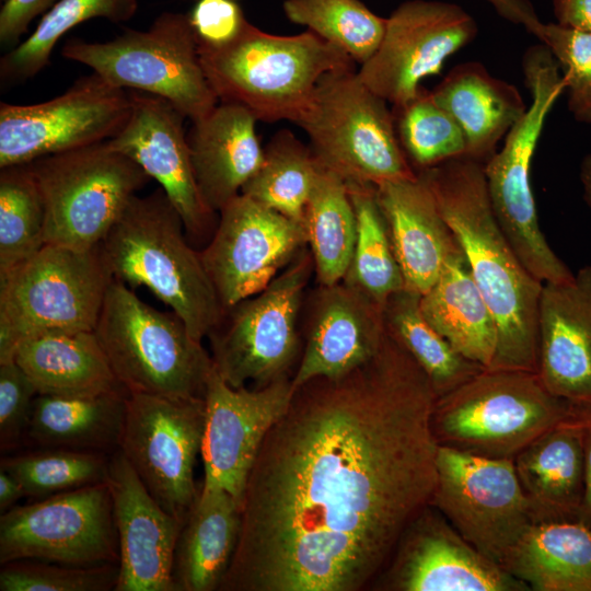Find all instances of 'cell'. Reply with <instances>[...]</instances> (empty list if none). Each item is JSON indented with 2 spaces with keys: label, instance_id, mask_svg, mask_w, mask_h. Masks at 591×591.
Segmentation results:
<instances>
[{
  "label": "cell",
  "instance_id": "cell-1",
  "mask_svg": "<svg viewBox=\"0 0 591 591\" xmlns=\"http://www.w3.org/2000/svg\"><path fill=\"white\" fill-rule=\"evenodd\" d=\"M436 399L426 373L389 334L362 366L297 387L248 475L219 590L371 587L430 505Z\"/></svg>",
  "mask_w": 591,
  "mask_h": 591
},
{
  "label": "cell",
  "instance_id": "cell-2",
  "mask_svg": "<svg viewBox=\"0 0 591 591\" xmlns=\"http://www.w3.org/2000/svg\"><path fill=\"white\" fill-rule=\"evenodd\" d=\"M483 162L460 157L416 172L431 190L497 325L486 369L537 372V313L543 282L522 264L499 227Z\"/></svg>",
  "mask_w": 591,
  "mask_h": 591
},
{
  "label": "cell",
  "instance_id": "cell-3",
  "mask_svg": "<svg viewBox=\"0 0 591 591\" xmlns=\"http://www.w3.org/2000/svg\"><path fill=\"white\" fill-rule=\"evenodd\" d=\"M114 277L148 288L202 340L223 315L200 252L188 241L183 220L160 187L135 195L100 244Z\"/></svg>",
  "mask_w": 591,
  "mask_h": 591
},
{
  "label": "cell",
  "instance_id": "cell-4",
  "mask_svg": "<svg viewBox=\"0 0 591 591\" xmlns=\"http://www.w3.org/2000/svg\"><path fill=\"white\" fill-rule=\"evenodd\" d=\"M198 54L219 102L240 105L265 123L297 124L318 80L355 63L309 30L298 35H275L250 22L231 43L198 48Z\"/></svg>",
  "mask_w": 591,
  "mask_h": 591
},
{
  "label": "cell",
  "instance_id": "cell-5",
  "mask_svg": "<svg viewBox=\"0 0 591 591\" xmlns=\"http://www.w3.org/2000/svg\"><path fill=\"white\" fill-rule=\"evenodd\" d=\"M578 413L553 395L537 372L485 368L436 399L431 429L438 445L489 459H514Z\"/></svg>",
  "mask_w": 591,
  "mask_h": 591
},
{
  "label": "cell",
  "instance_id": "cell-6",
  "mask_svg": "<svg viewBox=\"0 0 591 591\" xmlns=\"http://www.w3.org/2000/svg\"><path fill=\"white\" fill-rule=\"evenodd\" d=\"M94 333L127 393L204 397L213 369L211 355L173 311L150 306L114 279Z\"/></svg>",
  "mask_w": 591,
  "mask_h": 591
},
{
  "label": "cell",
  "instance_id": "cell-7",
  "mask_svg": "<svg viewBox=\"0 0 591 591\" xmlns=\"http://www.w3.org/2000/svg\"><path fill=\"white\" fill-rule=\"evenodd\" d=\"M114 277L100 245L78 250L45 244L0 276V363L14 360L27 338L93 332Z\"/></svg>",
  "mask_w": 591,
  "mask_h": 591
},
{
  "label": "cell",
  "instance_id": "cell-8",
  "mask_svg": "<svg viewBox=\"0 0 591 591\" xmlns=\"http://www.w3.org/2000/svg\"><path fill=\"white\" fill-rule=\"evenodd\" d=\"M531 104L511 127L499 151L484 164L495 218L525 268L541 282H565L575 275L553 252L540 228L530 171L547 115L565 90L559 66L544 45L530 47L522 61Z\"/></svg>",
  "mask_w": 591,
  "mask_h": 591
},
{
  "label": "cell",
  "instance_id": "cell-9",
  "mask_svg": "<svg viewBox=\"0 0 591 591\" xmlns=\"http://www.w3.org/2000/svg\"><path fill=\"white\" fill-rule=\"evenodd\" d=\"M387 104L354 68L333 70L318 80L297 125L317 163L346 184L378 186L414 177Z\"/></svg>",
  "mask_w": 591,
  "mask_h": 591
},
{
  "label": "cell",
  "instance_id": "cell-10",
  "mask_svg": "<svg viewBox=\"0 0 591 591\" xmlns=\"http://www.w3.org/2000/svg\"><path fill=\"white\" fill-rule=\"evenodd\" d=\"M61 55L88 66L116 88L169 101L192 123L219 104L202 69L187 13L163 12L149 28H128L108 42L71 38Z\"/></svg>",
  "mask_w": 591,
  "mask_h": 591
},
{
  "label": "cell",
  "instance_id": "cell-11",
  "mask_svg": "<svg viewBox=\"0 0 591 591\" xmlns=\"http://www.w3.org/2000/svg\"><path fill=\"white\" fill-rule=\"evenodd\" d=\"M313 271L305 246L263 290L223 312L208 337L215 369L229 385L263 387L292 376L302 352L299 322Z\"/></svg>",
  "mask_w": 591,
  "mask_h": 591
},
{
  "label": "cell",
  "instance_id": "cell-12",
  "mask_svg": "<svg viewBox=\"0 0 591 591\" xmlns=\"http://www.w3.org/2000/svg\"><path fill=\"white\" fill-rule=\"evenodd\" d=\"M30 164L45 205V243L90 250L101 244L149 175L106 141Z\"/></svg>",
  "mask_w": 591,
  "mask_h": 591
},
{
  "label": "cell",
  "instance_id": "cell-13",
  "mask_svg": "<svg viewBox=\"0 0 591 591\" xmlns=\"http://www.w3.org/2000/svg\"><path fill=\"white\" fill-rule=\"evenodd\" d=\"M430 506L501 567L536 522L513 459H489L441 445Z\"/></svg>",
  "mask_w": 591,
  "mask_h": 591
},
{
  "label": "cell",
  "instance_id": "cell-14",
  "mask_svg": "<svg viewBox=\"0 0 591 591\" xmlns=\"http://www.w3.org/2000/svg\"><path fill=\"white\" fill-rule=\"evenodd\" d=\"M204 397L128 393L118 450L149 493L183 524L198 496L194 471L205 427Z\"/></svg>",
  "mask_w": 591,
  "mask_h": 591
},
{
  "label": "cell",
  "instance_id": "cell-15",
  "mask_svg": "<svg viewBox=\"0 0 591 591\" xmlns=\"http://www.w3.org/2000/svg\"><path fill=\"white\" fill-rule=\"evenodd\" d=\"M107 482L55 494L0 517V563L33 559L66 565H118Z\"/></svg>",
  "mask_w": 591,
  "mask_h": 591
},
{
  "label": "cell",
  "instance_id": "cell-16",
  "mask_svg": "<svg viewBox=\"0 0 591 591\" xmlns=\"http://www.w3.org/2000/svg\"><path fill=\"white\" fill-rule=\"evenodd\" d=\"M130 112L129 90L116 88L94 72L46 102H1L0 169L107 141Z\"/></svg>",
  "mask_w": 591,
  "mask_h": 591
},
{
  "label": "cell",
  "instance_id": "cell-17",
  "mask_svg": "<svg viewBox=\"0 0 591 591\" xmlns=\"http://www.w3.org/2000/svg\"><path fill=\"white\" fill-rule=\"evenodd\" d=\"M474 18L455 3L409 0L386 19L383 39L358 74L392 106L413 100L425 78L441 72L450 56L477 35Z\"/></svg>",
  "mask_w": 591,
  "mask_h": 591
},
{
  "label": "cell",
  "instance_id": "cell-18",
  "mask_svg": "<svg viewBox=\"0 0 591 591\" xmlns=\"http://www.w3.org/2000/svg\"><path fill=\"white\" fill-rule=\"evenodd\" d=\"M308 245L303 223L240 194L200 252L223 311L263 290Z\"/></svg>",
  "mask_w": 591,
  "mask_h": 591
},
{
  "label": "cell",
  "instance_id": "cell-19",
  "mask_svg": "<svg viewBox=\"0 0 591 591\" xmlns=\"http://www.w3.org/2000/svg\"><path fill=\"white\" fill-rule=\"evenodd\" d=\"M292 376L263 387H232L213 369L204 395L206 414L200 456L201 486L221 488L242 506L247 478L260 447L289 407Z\"/></svg>",
  "mask_w": 591,
  "mask_h": 591
},
{
  "label": "cell",
  "instance_id": "cell-20",
  "mask_svg": "<svg viewBox=\"0 0 591 591\" xmlns=\"http://www.w3.org/2000/svg\"><path fill=\"white\" fill-rule=\"evenodd\" d=\"M371 587L387 591L530 590L472 546L430 505L405 530Z\"/></svg>",
  "mask_w": 591,
  "mask_h": 591
},
{
  "label": "cell",
  "instance_id": "cell-21",
  "mask_svg": "<svg viewBox=\"0 0 591 591\" xmlns=\"http://www.w3.org/2000/svg\"><path fill=\"white\" fill-rule=\"evenodd\" d=\"M129 92V118L106 143L160 184L179 213L188 241H199L212 229L216 213L204 202L196 183L184 130L186 118L160 96Z\"/></svg>",
  "mask_w": 591,
  "mask_h": 591
},
{
  "label": "cell",
  "instance_id": "cell-22",
  "mask_svg": "<svg viewBox=\"0 0 591 591\" xmlns=\"http://www.w3.org/2000/svg\"><path fill=\"white\" fill-rule=\"evenodd\" d=\"M304 345L293 390L315 378H338L372 359L385 337L383 305L341 280L309 298Z\"/></svg>",
  "mask_w": 591,
  "mask_h": 591
},
{
  "label": "cell",
  "instance_id": "cell-23",
  "mask_svg": "<svg viewBox=\"0 0 591 591\" xmlns=\"http://www.w3.org/2000/svg\"><path fill=\"white\" fill-rule=\"evenodd\" d=\"M106 482L118 541L116 591H176L175 547L183 523L165 511L117 450Z\"/></svg>",
  "mask_w": 591,
  "mask_h": 591
},
{
  "label": "cell",
  "instance_id": "cell-24",
  "mask_svg": "<svg viewBox=\"0 0 591 591\" xmlns=\"http://www.w3.org/2000/svg\"><path fill=\"white\" fill-rule=\"evenodd\" d=\"M537 374L579 412L591 409V265L570 281L543 282L537 313Z\"/></svg>",
  "mask_w": 591,
  "mask_h": 591
},
{
  "label": "cell",
  "instance_id": "cell-25",
  "mask_svg": "<svg viewBox=\"0 0 591 591\" xmlns=\"http://www.w3.org/2000/svg\"><path fill=\"white\" fill-rule=\"evenodd\" d=\"M375 196L406 289L421 296L461 247L418 174L375 186Z\"/></svg>",
  "mask_w": 591,
  "mask_h": 591
},
{
  "label": "cell",
  "instance_id": "cell-26",
  "mask_svg": "<svg viewBox=\"0 0 591 591\" xmlns=\"http://www.w3.org/2000/svg\"><path fill=\"white\" fill-rule=\"evenodd\" d=\"M257 119L246 108L220 102L187 132L196 183L206 206L219 211L241 194L264 159Z\"/></svg>",
  "mask_w": 591,
  "mask_h": 591
},
{
  "label": "cell",
  "instance_id": "cell-27",
  "mask_svg": "<svg viewBox=\"0 0 591 591\" xmlns=\"http://www.w3.org/2000/svg\"><path fill=\"white\" fill-rule=\"evenodd\" d=\"M584 412L556 425L513 459L535 521H582Z\"/></svg>",
  "mask_w": 591,
  "mask_h": 591
},
{
  "label": "cell",
  "instance_id": "cell-28",
  "mask_svg": "<svg viewBox=\"0 0 591 591\" xmlns=\"http://www.w3.org/2000/svg\"><path fill=\"white\" fill-rule=\"evenodd\" d=\"M430 92L462 129L466 157L483 163L528 107L513 84L495 78L477 61L455 66Z\"/></svg>",
  "mask_w": 591,
  "mask_h": 591
},
{
  "label": "cell",
  "instance_id": "cell-29",
  "mask_svg": "<svg viewBox=\"0 0 591 591\" xmlns=\"http://www.w3.org/2000/svg\"><path fill=\"white\" fill-rule=\"evenodd\" d=\"M241 509L227 490L200 487L175 547L176 591L219 590L237 546Z\"/></svg>",
  "mask_w": 591,
  "mask_h": 591
},
{
  "label": "cell",
  "instance_id": "cell-30",
  "mask_svg": "<svg viewBox=\"0 0 591 591\" xmlns=\"http://www.w3.org/2000/svg\"><path fill=\"white\" fill-rule=\"evenodd\" d=\"M14 360L40 395L85 397L125 391L94 331L27 338L18 346Z\"/></svg>",
  "mask_w": 591,
  "mask_h": 591
},
{
  "label": "cell",
  "instance_id": "cell-31",
  "mask_svg": "<svg viewBox=\"0 0 591 591\" xmlns=\"http://www.w3.org/2000/svg\"><path fill=\"white\" fill-rule=\"evenodd\" d=\"M427 321L463 357L484 368L494 361L498 332L462 250L447 262L434 283L420 296Z\"/></svg>",
  "mask_w": 591,
  "mask_h": 591
},
{
  "label": "cell",
  "instance_id": "cell-32",
  "mask_svg": "<svg viewBox=\"0 0 591 591\" xmlns=\"http://www.w3.org/2000/svg\"><path fill=\"white\" fill-rule=\"evenodd\" d=\"M502 568L534 591H591V525L537 521L523 534Z\"/></svg>",
  "mask_w": 591,
  "mask_h": 591
},
{
  "label": "cell",
  "instance_id": "cell-33",
  "mask_svg": "<svg viewBox=\"0 0 591 591\" xmlns=\"http://www.w3.org/2000/svg\"><path fill=\"white\" fill-rule=\"evenodd\" d=\"M127 392L65 397L38 394L26 433L38 444L104 453L119 445Z\"/></svg>",
  "mask_w": 591,
  "mask_h": 591
},
{
  "label": "cell",
  "instance_id": "cell-34",
  "mask_svg": "<svg viewBox=\"0 0 591 591\" xmlns=\"http://www.w3.org/2000/svg\"><path fill=\"white\" fill-rule=\"evenodd\" d=\"M318 285L341 281L349 268L357 223L343 178L318 164L303 217Z\"/></svg>",
  "mask_w": 591,
  "mask_h": 591
},
{
  "label": "cell",
  "instance_id": "cell-35",
  "mask_svg": "<svg viewBox=\"0 0 591 591\" xmlns=\"http://www.w3.org/2000/svg\"><path fill=\"white\" fill-rule=\"evenodd\" d=\"M389 335L398 341L428 376L437 398L459 387L485 369L459 354L427 321L420 294L399 290L383 305Z\"/></svg>",
  "mask_w": 591,
  "mask_h": 591
},
{
  "label": "cell",
  "instance_id": "cell-36",
  "mask_svg": "<svg viewBox=\"0 0 591 591\" xmlns=\"http://www.w3.org/2000/svg\"><path fill=\"white\" fill-rule=\"evenodd\" d=\"M317 169L311 148L290 130L281 129L264 148L263 162L241 194L303 223Z\"/></svg>",
  "mask_w": 591,
  "mask_h": 591
},
{
  "label": "cell",
  "instance_id": "cell-37",
  "mask_svg": "<svg viewBox=\"0 0 591 591\" xmlns=\"http://www.w3.org/2000/svg\"><path fill=\"white\" fill-rule=\"evenodd\" d=\"M357 223L356 242L343 280L361 289L380 304L406 288L389 229L375 196V186L346 184Z\"/></svg>",
  "mask_w": 591,
  "mask_h": 591
},
{
  "label": "cell",
  "instance_id": "cell-38",
  "mask_svg": "<svg viewBox=\"0 0 591 591\" xmlns=\"http://www.w3.org/2000/svg\"><path fill=\"white\" fill-rule=\"evenodd\" d=\"M137 10L138 0H60L25 40L1 57V84L21 83L40 72L49 63L57 42L78 24L96 18L121 23Z\"/></svg>",
  "mask_w": 591,
  "mask_h": 591
},
{
  "label": "cell",
  "instance_id": "cell-39",
  "mask_svg": "<svg viewBox=\"0 0 591 591\" xmlns=\"http://www.w3.org/2000/svg\"><path fill=\"white\" fill-rule=\"evenodd\" d=\"M45 244V205L30 164L1 167L0 276Z\"/></svg>",
  "mask_w": 591,
  "mask_h": 591
},
{
  "label": "cell",
  "instance_id": "cell-40",
  "mask_svg": "<svg viewBox=\"0 0 591 591\" xmlns=\"http://www.w3.org/2000/svg\"><path fill=\"white\" fill-rule=\"evenodd\" d=\"M283 12L360 65L378 50L386 27V19L360 0H286Z\"/></svg>",
  "mask_w": 591,
  "mask_h": 591
},
{
  "label": "cell",
  "instance_id": "cell-41",
  "mask_svg": "<svg viewBox=\"0 0 591 591\" xmlns=\"http://www.w3.org/2000/svg\"><path fill=\"white\" fill-rule=\"evenodd\" d=\"M392 113L401 147L415 172L466 155L462 129L424 86L409 102L393 106Z\"/></svg>",
  "mask_w": 591,
  "mask_h": 591
},
{
  "label": "cell",
  "instance_id": "cell-42",
  "mask_svg": "<svg viewBox=\"0 0 591 591\" xmlns=\"http://www.w3.org/2000/svg\"><path fill=\"white\" fill-rule=\"evenodd\" d=\"M108 463L102 452L51 448L3 457L0 468L20 482L26 496L42 499L105 482Z\"/></svg>",
  "mask_w": 591,
  "mask_h": 591
},
{
  "label": "cell",
  "instance_id": "cell-43",
  "mask_svg": "<svg viewBox=\"0 0 591 591\" xmlns=\"http://www.w3.org/2000/svg\"><path fill=\"white\" fill-rule=\"evenodd\" d=\"M117 564L66 565L22 559L3 564L1 591H106L115 589Z\"/></svg>",
  "mask_w": 591,
  "mask_h": 591
},
{
  "label": "cell",
  "instance_id": "cell-44",
  "mask_svg": "<svg viewBox=\"0 0 591 591\" xmlns=\"http://www.w3.org/2000/svg\"><path fill=\"white\" fill-rule=\"evenodd\" d=\"M536 37L563 72L569 111L578 121L591 124V33L542 23Z\"/></svg>",
  "mask_w": 591,
  "mask_h": 591
},
{
  "label": "cell",
  "instance_id": "cell-45",
  "mask_svg": "<svg viewBox=\"0 0 591 591\" xmlns=\"http://www.w3.org/2000/svg\"><path fill=\"white\" fill-rule=\"evenodd\" d=\"M37 390L15 360L0 363V445L15 447L26 432Z\"/></svg>",
  "mask_w": 591,
  "mask_h": 591
},
{
  "label": "cell",
  "instance_id": "cell-46",
  "mask_svg": "<svg viewBox=\"0 0 591 591\" xmlns=\"http://www.w3.org/2000/svg\"><path fill=\"white\" fill-rule=\"evenodd\" d=\"M187 15L198 48L224 46L248 23L234 0H198Z\"/></svg>",
  "mask_w": 591,
  "mask_h": 591
},
{
  "label": "cell",
  "instance_id": "cell-47",
  "mask_svg": "<svg viewBox=\"0 0 591 591\" xmlns=\"http://www.w3.org/2000/svg\"><path fill=\"white\" fill-rule=\"evenodd\" d=\"M60 0H4L0 10V43L15 45L31 22L46 14Z\"/></svg>",
  "mask_w": 591,
  "mask_h": 591
},
{
  "label": "cell",
  "instance_id": "cell-48",
  "mask_svg": "<svg viewBox=\"0 0 591 591\" xmlns=\"http://www.w3.org/2000/svg\"><path fill=\"white\" fill-rule=\"evenodd\" d=\"M557 24L591 33V0H553Z\"/></svg>",
  "mask_w": 591,
  "mask_h": 591
},
{
  "label": "cell",
  "instance_id": "cell-49",
  "mask_svg": "<svg viewBox=\"0 0 591 591\" xmlns=\"http://www.w3.org/2000/svg\"><path fill=\"white\" fill-rule=\"evenodd\" d=\"M583 454H584V499L582 521L591 525V409L584 412Z\"/></svg>",
  "mask_w": 591,
  "mask_h": 591
},
{
  "label": "cell",
  "instance_id": "cell-50",
  "mask_svg": "<svg viewBox=\"0 0 591 591\" xmlns=\"http://www.w3.org/2000/svg\"><path fill=\"white\" fill-rule=\"evenodd\" d=\"M25 495L23 486L7 471L0 468V511L7 512Z\"/></svg>",
  "mask_w": 591,
  "mask_h": 591
},
{
  "label": "cell",
  "instance_id": "cell-51",
  "mask_svg": "<svg viewBox=\"0 0 591 591\" xmlns=\"http://www.w3.org/2000/svg\"><path fill=\"white\" fill-rule=\"evenodd\" d=\"M580 177L584 190V199L591 207V154L586 155L581 163Z\"/></svg>",
  "mask_w": 591,
  "mask_h": 591
}]
</instances>
